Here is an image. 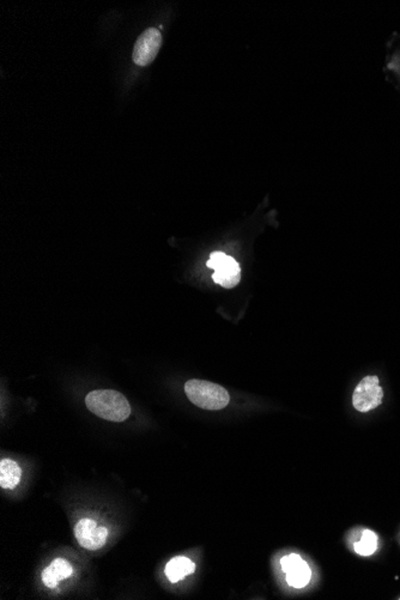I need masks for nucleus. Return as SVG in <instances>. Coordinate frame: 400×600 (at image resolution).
Returning <instances> with one entry per match:
<instances>
[{
    "mask_svg": "<svg viewBox=\"0 0 400 600\" xmlns=\"http://www.w3.org/2000/svg\"><path fill=\"white\" fill-rule=\"evenodd\" d=\"M73 574L71 564L64 559H54L43 572H42V581L46 587L56 589L58 582L68 579Z\"/></svg>",
    "mask_w": 400,
    "mask_h": 600,
    "instance_id": "obj_8",
    "label": "nucleus"
},
{
    "mask_svg": "<svg viewBox=\"0 0 400 600\" xmlns=\"http://www.w3.org/2000/svg\"><path fill=\"white\" fill-rule=\"evenodd\" d=\"M162 46V35L159 29L149 28L137 38L133 47L132 59L138 66H147L155 60Z\"/></svg>",
    "mask_w": 400,
    "mask_h": 600,
    "instance_id": "obj_4",
    "label": "nucleus"
},
{
    "mask_svg": "<svg viewBox=\"0 0 400 600\" xmlns=\"http://www.w3.org/2000/svg\"><path fill=\"white\" fill-rule=\"evenodd\" d=\"M381 386L377 377H367L359 382L352 396V404L359 412L372 411L382 403Z\"/></svg>",
    "mask_w": 400,
    "mask_h": 600,
    "instance_id": "obj_5",
    "label": "nucleus"
},
{
    "mask_svg": "<svg viewBox=\"0 0 400 600\" xmlns=\"http://www.w3.org/2000/svg\"><path fill=\"white\" fill-rule=\"evenodd\" d=\"M22 477V470L19 464L11 459L0 461V487L3 489H15Z\"/></svg>",
    "mask_w": 400,
    "mask_h": 600,
    "instance_id": "obj_10",
    "label": "nucleus"
},
{
    "mask_svg": "<svg viewBox=\"0 0 400 600\" xmlns=\"http://www.w3.org/2000/svg\"><path fill=\"white\" fill-rule=\"evenodd\" d=\"M186 396L193 404L204 410H222L229 404L227 389L204 380H189L185 385Z\"/></svg>",
    "mask_w": 400,
    "mask_h": 600,
    "instance_id": "obj_2",
    "label": "nucleus"
},
{
    "mask_svg": "<svg viewBox=\"0 0 400 600\" xmlns=\"http://www.w3.org/2000/svg\"><path fill=\"white\" fill-rule=\"evenodd\" d=\"M208 268H214L212 280L223 288L231 289L236 287L241 280V268L234 258L222 252H214L209 259Z\"/></svg>",
    "mask_w": 400,
    "mask_h": 600,
    "instance_id": "obj_3",
    "label": "nucleus"
},
{
    "mask_svg": "<svg viewBox=\"0 0 400 600\" xmlns=\"http://www.w3.org/2000/svg\"><path fill=\"white\" fill-rule=\"evenodd\" d=\"M355 552L361 556L373 555L377 547H378V537L377 535L370 531V530H364L362 533L361 540L355 544Z\"/></svg>",
    "mask_w": 400,
    "mask_h": 600,
    "instance_id": "obj_11",
    "label": "nucleus"
},
{
    "mask_svg": "<svg viewBox=\"0 0 400 600\" xmlns=\"http://www.w3.org/2000/svg\"><path fill=\"white\" fill-rule=\"evenodd\" d=\"M196 570V564L187 559V557H174L170 559L169 562L167 563L166 573L167 578L169 579L170 582L180 581L182 579H185L189 574L194 573Z\"/></svg>",
    "mask_w": 400,
    "mask_h": 600,
    "instance_id": "obj_9",
    "label": "nucleus"
},
{
    "mask_svg": "<svg viewBox=\"0 0 400 600\" xmlns=\"http://www.w3.org/2000/svg\"><path fill=\"white\" fill-rule=\"evenodd\" d=\"M75 536L80 547L87 550H98L106 544L108 531L91 519H82L75 527Z\"/></svg>",
    "mask_w": 400,
    "mask_h": 600,
    "instance_id": "obj_6",
    "label": "nucleus"
},
{
    "mask_svg": "<svg viewBox=\"0 0 400 600\" xmlns=\"http://www.w3.org/2000/svg\"><path fill=\"white\" fill-rule=\"evenodd\" d=\"M85 405L94 415L110 422H122L131 415L129 400L113 389H96L85 396Z\"/></svg>",
    "mask_w": 400,
    "mask_h": 600,
    "instance_id": "obj_1",
    "label": "nucleus"
},
{
    "mask_svg": "<svg viewBox=\"0 0 400 600\" xmlns=\"http://www.w3.org/2000/svg\"><path fill=\"white\" fill-rule=\"evenodd\" d=\"M280 566L287 575V582L294 589H303L310 580V567L305 559L296 554L284 556L280 559Z\"/></svg>",
    "mask_w": 400,
    "mask_h": 600,
    "instance_id": "obj_7",
    "label": "nucleus"
}]
</instances>
